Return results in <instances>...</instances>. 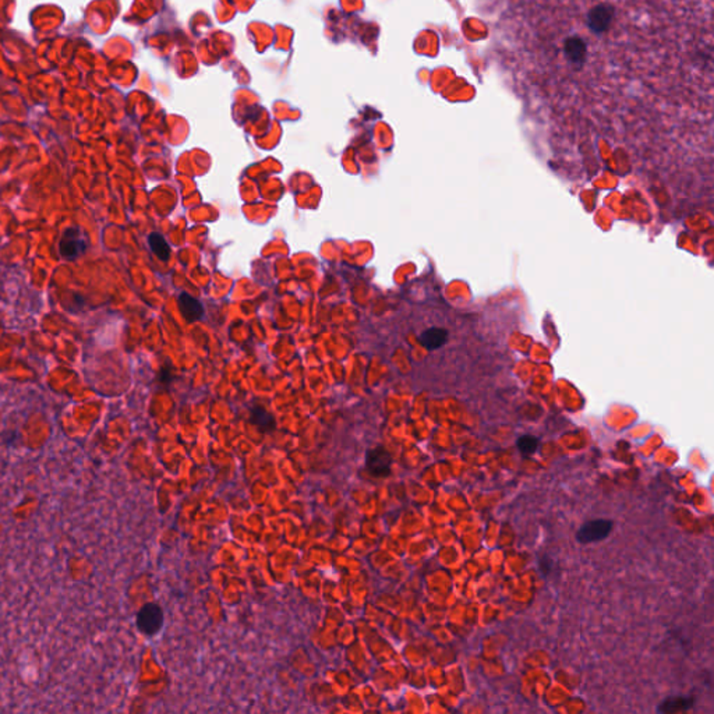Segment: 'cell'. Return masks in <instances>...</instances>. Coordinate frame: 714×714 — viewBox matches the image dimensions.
Instances as JSON below:
<instances>
[{
    "label": "cell",
    "instance_id": "2",
    "mask_svg": "<svg viewBox=\"0 0 714 714\" xmlns=\"http://www.w3.org/2000/svg\"><path fill=\"white\" fill-rule=\"evenodd\" d=\"M88 243L77 228H69L63 232L59 242V253L65 260L74 261L87 251Z\"/></svg>",
    "mask_w": 714,
    "mask_h": 714
},
{
    "label": "cell",
    "instance_id": "11",
    "mask_svg": "<svg viewBox=\"0 0 714 714\" xmlns=\"http://www.w3.org/2000/svg\"><path fill=\"white\" fill-rule=\"evenodd\" d=\"M148 243H149L152 253L160 261H167L170 258V246L167 244V242L165 240V238L160 233H156V232L151 233L148 236Z\"/></svg>",
    "mask_w": 714,
    "mask_h": 714
},
{
    "label": "cell",
    "instance_id": "8",
    "mask_svg": "<svg viewBox=\"0 0 714 714\" xmlns=\"http://www.w3.org/2000/svg\"><path fill=\"white\" fill-rule=\"evenodd\" d=\"M693 704H695V697L693 696L676 695V696H670V697L664 699L660 703V706L657 707V711L661 713V714L681 713V711L689 710Z\"/></svg>",
    "mask_w": 714,
    "mask_h": 714
},
{
    "label": "cell",
    "instance_id": "4",
    "mask_svg": "<svg viewBox=\"0 0 714 714\" xmlns=\"http://www.w3.org/2000/svg\"><path fill=\"white\" fill-rule=\"evenodd\" d=\"M163 625V613L162 608L155 603H147L141 607L137 614V626L138 629L147 635H156Z\"/></svg>",
    "mask_w": 714,
    "mask_h": 714
},
{
    "label": "cell",
    "instance_id": "7",
    "mask_svg": "<svg viewBox=\"0 0 714 714\" xmlns=\"http://www.w3.org/2000/svg\"><path fill=\"white\" fill-rule=\"evenodd\" d=\"M178 310L188 322L199 321L204 315V307L200 300L189 293H182L178 296Z\"/></svg>",
    "mask_w": 714,
    "mask_h": 714
},
{
    "label": "cell",
    "instance_id": "10",
    "mask_svg": "<svg viewBox=\"0 0 714 714\" xmlns=\"http://www.w3.org/2000/svg\"><path fill=\"white\" fill-rule=\"evenodd\" d=\"M250 420L254 426L260 427V430L263 433H268V431H272L275 429V419L271 413H268L264 408L261 406H256L251 409V415H250Z\"/></svg>",
    "mask_w": 714,
    "mask_h": 714
},
{
    "label": "cell",
    "instance_id": "9",
    "mask_svg": "<svg viewBox=\"0 0 714 714\" xmlns=\"http://www.w3.org/2000/svg\"><path fill=\"white\" fill-rule=\"evenodd\" d=\"M448 331L444 328H430L420 333L419 340L427 350H435L447 343Z\"/></svg>",
    "mask_w": 714,
    "mask_h": 714
},
{
    "label": "cell",
    "instance_id": "1",
    "mask_svg": "<svg viewBox=\"0 0 714 714\" xmlns=\"http://www.w3.org/2000/svg\"><path fill=\"white\" fill-rule=\"evenodd\" d=\"M614 17H615V10L611 5L599 3L588 12L586 24H588V28L593 34L601 35V34H606L607 31H610V28L613 27V23H614Z\"/></svg>",
    "mask_w": 714,
    "mask_h": 714
},
{
    "label": "cell",
    "instance_id": "12",
    "mask_svg": "<svg viewBox=\"0 0 714 714\" xmlns=\"http://www.w3.org/2000/svg\"><path fill=\"white\" fill-rule=\"evenodd\" d=\"M516 447L523 456H531L539 449V438H536L533 435H522L517 438Z\"/></svg>",
    "mask_w": 714,
    "mask_h": 714
},
{
    "label": "cell",
    "instance_id": "6",
    "mask_svg": "<svg viewBox=\"0 0 714 714\" xmlns=\"http://www.w3.org/2000/svg\"><path fill=\"white\" fill-rule=\"evenodd\" d=\"M563 53L574 67H581L588 58V44L581 35H571L564 41Z\"/></svg>",
    "mask_w": 714,
    "mask_h": 714
},
{
    "label": "cell",
    "instance_id": "5",
    "mask_svg": "<svg viewBox=\"0 0 714 714\" xmlns=\"http://www.w3.org/2000/svg\"><path fill=\"white\" fill-rule=\"evenodd\" d=\"M392 456L383 447H374L366 454V469L376 479H385L391 474Z\"/></svg>",
    "mask_w": 714,
    "mask_h": 714
},
{
    "label": "cell",
    "instance_id": "3",
    "mask_svg": "<svg viewBox=\"0 0 714 714\" xmlns=\"http://www.w3.org/2000/svg\"><path fill=\"white\" fill-rule=\"evenodd\" d=\"M614 527L613 520L608 519H593L586 522L578 531L576 540L582 545H590L604 540Z\"/></svg>",
    "mask_w": 714,
    "mask_h": 714
}]
</instances>
